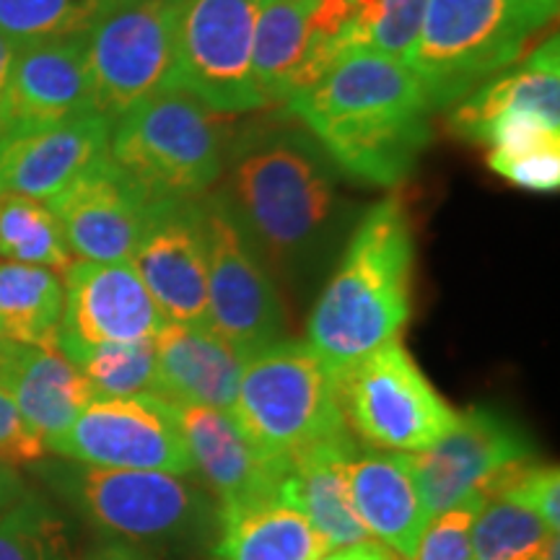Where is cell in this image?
I'll return each instance as SVG.
<instances>
[{
  "label": "cell",
  "instance_id": "obj_15",
  "mask_svg": "<svg viewBox=\"0 0 560 560\" xmlns=\"http://www.w3.org/2000/svg\"><path fill=\"white\" fill-rule=\"evenodd\" d=\"M164 322L130 260L70 262L58 330V348L68 359L107 342L153 338Z\"/></svg>",
  "mask_w": 560,
  "mask_h": 560
},
{
  "label": "cell",
  "instance_id": "obj_33",
  "mask_svg": "<svg viewBox=\"0 0 560 560\" xmlns=\"http://www.w3.org/2000/svg\"><path fill=\"white\" fill-rule=\"evenodd\" d=\"M475 143L490 145L499 153H535L560 149V125H552L529 112H506L493 117L478 136Z\"/></svg>",
  "mask_w": 560,
  "mask_h": 560
},
{
  "label": "cell",
  "instance_id": "obj_20",
  "mask_svg": "<svg viewBox=\"0 0 560 560\" xmlns=\"http://www.w3.org/2000/svg\"><path fill=\"white\" fill-rule=\"evenodd\" d=\"M153 395L172 405H202L231 412L247 355L206 325L164 322L153 335Z\"/></svg>",
  "mask_w": 560,
  "mask_h": 560
},
{
  "label": "cell",
  "instance_id": "obj_37",
  "mask_svg": "<svg viewBox=\"0 0 560 560\" xmlns=\"http://www.w3.org/2000/svg\"><path fill=\"white\" fill-rule=\"evenodd\" d=\"M45 441L34 433L11 397L0 389V462L19 470V467L45 459Z\"/></svg>",
  "mask_w": 560,
  "mask_h": 560
},
{
  "label": "cell",
  "instance_id": "obj_39",
  "mask_svg": "<svg viewBox=\"0 0 560 560\" xmlns=\"http://www.w3.org/2000/svg\"><path fill=\"white\" fill-rule=\"evenodd\" d=\"M319 560H402V558H397L395 552H389L384 545L369 540L359 545H348V548H338L327 552V556Z\"/></svg>",
  "mask_w": 560,
  "mask_h": 560
},
{
  "label": "cell",
  "instance_id": "obj_30",
  "mask_svg": "<svg viewBox=\"0 0 560 560\" xmlns=\"http://www.w3.org/2000/svg\"><path fill=\"white\" fill-rule=\"evenodd\" d=\"M348 5L342 52L369 50L408 60L423 24L425 0H348Z\"/></svg>",
  "mask_w": 560,
  "mask_h": 560
},
{
  "label": "cell",
  "instance_id": "obj_21",
  "mask_svg": "<svg viewBox=\"0 0 560 560\" xmlns=\"http://www.w3.org/2000/svg\"><path fill=\"white\" fill-rule=\"evenodd\" d=\"M0 389L50 446L96 400L79 366L58 346H24L0 338Z\"/></svg>",
  "mask_w": 560,
  "mask_h": 560
},
{
  "label": "cell",
  "instance_id": "obj_8",
  "mask_svg": "<svg viewBox=\"0 0 560 560\" xmlns=\"http://www.w3.org/2000/svg\"><path fill=\"white\" fill-rule=\"evenodd\" d=\"M257 0H177L170 89L219 115L268 107L255 79Z\"/></svg>",
  "mask_w": 560,
  "mask_h": 560
},
{
  "label": "cell",
  "instance_id": "obj_23",
  "mask_svg": "<svg viewBox=\"0 0 560 560\" xmlns=\"http://www.w3.org/2000/svg\"><path fill=\"white\" fill-rule=\"evenodd\" d=\"M355 452L353 439L340 436L293 454L280 488V501L299 509L332 550L371 540L348 493L346 465Z\"/></svg>",
  "mask_w": 560,
  "mask_h": 560
},
{
  "label": "cell",
  "instance_id": "obj_34",
  "mask_svg": "<svg viewBox=\"0 0 560 560\" xmlns=\"http://www.w3.org/2000/svg\"><path fill=\"white\" fill-rule=\"evenodd\" d=\"M480 503L472 499L433 516L410 560H472V522Z\"/></svg>",
  "mask_w": 560,
  "mask_h": 560
},
{
  "label": "cell",
  "instance_id": "obj_11",
  "mask_svg": "<svg viewBox=\"0 0 560 560\" xmlns=\"http://www.w3.org/2000/svg\"><path fill=\"white\" fill-rule=\"evenodd\" d=\"M47 450L107 470L192 472L174 405L156 395L96 397Z\"/></svg>",
  "mask_w": 560,
  "mask_h": 560
},
{
  "label": "cell",
  "instance_id": "obj_12",
  "mask_svg": "<svg viewBox=\"0 0 560 560\" xmlns=\"http://www.w3.org/2000/svg\"><path fill=\"white\" fill-rule=\"evenodd\" d=\"M208 327L244 355L283 340L285 312L260 257L221 200H206Z\"/></svg>",
  "mask_w": 560,
  "mask_h": 560
},
{
  "label": "cell",
  "instance_id": "obj_14",
  "mask_svg": "<svg viewBox=\"0 0 560 560\" xmlns=\"http://www.w3.org/2000/svg\"><path fill=\"white\" fill-rule=\"evenodd\" d=\"M285 107L312 136L340 125L429 115L433 109L423 83L402 60L369 50L342 55L317 83L285 100Z\"/></svg>",
  "mask_w": 560,
  "mask_h": 560
},
{
  "label": "cell",
  "instance_id": "obj_38",
  "mask_svg": "<svg viewBox=\"0 0 560 560\" xmlns=\"http://www.w3.org/2000/svg\"><path fill=\"white\" fill-rule=\"evenodd\" d=\"M19 45H13L11 39H5L0 34V136L9 128V115H11V79H13V66H16Z\"/></svg>",
  "mask_w": 560,
  "mask_h": 560
},
{
  "label": "cell",
  "instance_id": "obj_32",
  "mask_svg": "<svg viewBox=\"0 0 560 560\" xmlns=\"http://www.w3.org/2000/svg\"><path fill=\"white\" fill-rule=\"evenodd\" d=\"M86 376L96 397L153 395L156 384V348L153 338L136 342H107L70 359Z\"/></svg>",
  "mask_w": 560,
  "mask_h": 560
},
{
  "label": "cell",
  "instance_id": "obj_42",
  "mask_svg": "<svg viewBox=\"0 0 560 560\" xmlns=\"http://www.w3.org/2000/svg\"><path fill=\"white\" fill-rule=\"evenodd\" d=\"M540 560H560V540H558V537H552L548 550L542 552Z\"/></svg>",
  "mask_w": 560,
  "mask_h": 560
},
{
  "label": "cell",
  "instance_id": "obj_3",
  "mask_svg": "<svg viewBox=\"0 0 560 560\" xmlns=\"http://www.w3.org/2000/svg\"><path fill=\"white\" fill-rule=\"evenodd\" d=\"M556 13L558 0H425L405 66L431 107H450L520 60Z\"/></svg>",
  "mask_w": 560,
  "mask_h": 560
},
{
  "label": "cell",
  "instance_id": "obj_17",
  "mask_svg": "<svg viewBox=\"0 0 560 560\" xmlns=\"http://www.w3.org/2000/svg\"><path fill=\"white\" fill-rule=\"evenodd\" d=\"M182 439L192 459V472L215 499L219 511L280 501L289 459L257 450L231 418V412L202 405H174Z\"/></svg>",
  "mask_w": 560,
  "mask_h": 560
},
{
  "label": "cell",
  "instance_id": "obj_29",
  "mask_svg": "<svg viewBox=\"0 0 560 560\" xmlns=\"http://www.w3.org/2000/svg\"><path fill=\"white\" fill-rule=\"evenodd\" d=\"M0 560H79L70 522L30 488L0 511Z\"/></svg>",
  "mask_w": 560,
  "mask_h": 560
},
{
  "label": "cell",
  "instance_id": "obj_25",
  "mask_svg": "<svg viewBox=\"0 0 560 560\" xmlns=\"http://www.w3.org/2000/svg\"><path fill=\"white\" fill-rule=\"evenodd\" d=\"M332 545L299 509L283 501L219 511L221 560H319Z\"/></svg>",
  "mask_w": 560,
  "mask_h": 560
},
{
  "label": "cell",
  "instance_id": "obj_22",
  "mask_svg": "<svg viewBox=\"0 0 560 560\" xmlns=\"http://www.w3.org/2000/svg\"><path fill=\"white\" fill-rule=\"evenodd\" d=\"M346 480L355 516L371 540H380L402 560L416 556L429 514L405 454L355 452L346 465Z\"/></svg>",
  "mask_w": 560,
  "mask_h": 560
},
{
  "label": "cell",
  "instance_id": "obj_9",
  "mask_svg": "<svg viewBox=\"0 0 560 560\" xmlns=\"http://www.w3.org/2000/svg\"><path fill=\"white\" fill-rule=\"evenodd\" d=\"M177 0H120L83 34L96 109L112 122L170 91Z\"/></svg>",
  "mask_w": 560,
  "mask_h": 560
},
{
  "label": "cell",
  "instance_id": "obj_19",
  "mask_svg": "<svg viewBox=\"0 0 560 560\" xmlns=\"http://www.w3.org/2000/svg\"><path fill=\"white\" fill-rule=\"evenodd\" d=\"M91 112L100 109H96L94 86H91L83 37L19 47L5 132L47 128V125L73 120Z\"/></svg>",
  "mask_w": 560,
  "mask_h": 560
},
{
  "label": "cell",
  "instance_id": "obj_31",
  "mask_svg": "<svg viewBox=\"0 0 560 560\" xmlns=\"http://www.w3.org/2000/svg\"><path fill=\"white\" fill-rule=\"evenodd\" d=\"M104 9L102 0H0V34L19 47L83 37Z\"/></svg>",
  "mask_w": 560,
  "mask_h": 560
},
{
  "label": "cell",
  "instance_id": "obj_35",
  "mask_svg": "<svg viewBox=\"0 0 560 560\" xmlns=\"http://www.w3.org/2000/svg\"><path fill=\"white\" fill-rule=\"evenodd\" d=\"M495 493H506L522 501L548 524L550 532L560 527V472L558 465H537L535 459L522 465ZM493 495V493H490Z\"/></svg>",
  "mask_w": 560,
  "mask_h": 560
},
{
  "label": "cell",
  "instance_id": "obj_10",
  "mask_svg": "<svg viewBox=\"0 0 560 560\" xmlns=\"http://www.w3.org/2000/svg\"><path fill=\"white\" fill-rule=\"evenodd\" d=\"M429 522L441 511L495 493L535 450L514 420L488 408L459 412L457 425L423 452L405 454Z\"/></svg>",
  "mask_w": 560,
  "mask_h": 560
},
{
  "label": "cell",
  "instance_id": "obj_40",
  "mask_svg": "<svg viewBox=\"0 0 560 560\" xmlns=\"http://www.w3.org/2000/svg\"><path fill=\"white\" fill-rule=\"evenodd\" d=\"M81 560H151V558L143 556L136 545L120 542V540H107V542L96 545V548H91Z\"/></svg>",
  "mask_w": 560,
  "mask_h": 560
},
{
  "label": "cell",
  "instance_id": "obj_41",
  "mask_svg": "<svg viewBox=\"0 0 560 560\" xmlns=\"http://www.w3.org/2000/svg\"><path fill=\"white\" fill-rule=\"evenodd\" d=\"M26 490H30V486L21 478L16 467L0 462V511H5L11 503H16Z\"/></svg>",
  "mask_w": 560,
  "mask_h": 560
},
{
  "label": "cell",
  "instance_id": "obj_45",
  "mask_svg": "<svg viewBox=\"0 0 560 560\" xmlns=\"http://www.w3.org/2000/svg\"><path fill=\"white\" fill-rule=\"evenodd\" d=\"M215 560H221V558H215Z\"/></svg>",
  "mask_w": 560,
  "mask_h": 560
},
{
  "label": "cell",
  "instance_id": "obj_18",
  "mask_svg": "<svg viewBox=\"0 0 560 560\" xmlns=\"http://www.w3.org/2000/svg\"><path fill=\"white\" fill-rule=\"evenodd\" d=\"M112 120L102 112L0 138V195L50 200L109 149Z\"/></svg>",
  "mask_w": 560,
  "mask_h": 560
},
{
  "label": "cell",
  "instance_id": "obj_4",
  "mask_svg": "<svg viewBox=\"0 0 560 560\" xmlns=\"http://www.w3.org/2000/svg\"><path fill=\"white\" fill-rule=\"evenodd\" d=\"M42 475L81 520L109 540L161 545L219 529V506L187 475L107 470L70 459L50 462Z\"/></svg>",
  "mask_w": 560,
  "mask_h": 560
},
{
  "label": "cell",
  "instance_id": "obj_7",
  "mask_svg": "<svg viewBox=\"0 0 560 560\" xmlns=\"http://www.w3.org/2000/svg\"><path fill=\"white\" fill-rule=\"evenodd\" d=\"M335 382L348 431L380 450L423 452L459 420L400 338L338 371Z\"/></svg>",
  "mask_w": 560,
  "mask_h": 560
},
{
  "label": "cell",
  "instance_id": "obj_27",
  "mask_svg": "<svg viewBox=\"0 0 560 560\" xmlns=\"http://www.w3.org/2000/svg\"><path fill=\"white\" fill-rule=\"evenodd\" d=\"M0 257L52 272H66L73 262L50 206L24 195H0Z\"/></svg>",
  "mask_w": 560,
  "mask_h": 560
},
{
  "label": "cell",
  "instance_id": "obj_44",
  "mask_svg": "<svg viewBox=\"0 0 560 560\" xmlns=\"http://www.w3.org/2000/svg\"><path fill=\"white\" fill-rule=\"evenodd\" d=\"M257 3H265V0H257Z\"/></svg>",
  "mask_w": 560,
  "mask_h": 560
},
{
  "label": "cell",
  "instance_id": "obj_26",
  "mask_svg": "<svg viewBox=\"0 0 560 560\" xmlns=\"http://www.w3.org/2000/svg\"><path fill=\"white\" fill-rule=\"evenodd\" d=\"M62 280L34 265L0 262V338L24 346H58Z\"/></svg>",
  "mask_w": 560,
  "mask_h": 560
},
{
  "label": "cell",
  "instance_id": "obj_43",
  "mask_svg": "<svg viewBox=\"0 0 560 560\" xmlns=\"http://www.w3.org/2000/svg\"><path fill=\"white\" fill-rule=\"evenodd\" d=\"M102 3H104V5H107V9H109V5H115V3H120V0H102Z\"/></svg>",
  "mask_w": 560,
  "mask_h": 560
},
{
  "label": "cell",
  "instance_id": "obj_28",
  "mask_svg": "<svg viewBox=\"0 0 560 560\" xmlns=\"http://www.w3.org/2000/svg\"><path fill=\"white\" fill-rule=\"evenodd\" d=\"M556 532L522 501L486 495L472 522V560H540Z\"/></svg>",
  "mask_w": 560,
  "mask_h": 560
},
{
  "label": "cell",
  "instance_id": "obj_5",
  "mask_svg": "<svg viewBox=\"0 0 560 560\" xmlns=\"http://www.w3.org/2000/svg\"><path fill=\"white\" fill-rule=\"evenodd\" d=\"M231 418L257 450L280 459L348 436L335 374L301 340L247 355Z\"/></svg>",
  "mask_w": 560,
  "mask_h": 560
},
{
  "label": "cell",
  "instance_id": "obj_24",
  "mask_svg": "<svg viewBox=\"0 0 560 560\" xmlns=\"http://www.w3.org/2000/svg\"><path fill=\"white\" fill-rule=\"evenodd\" d=\"M506 112H529L552 125H560V58L558 37L542 42L524 66L509 70L499 79L486 81L465 96L452 115V130L459 138L475 136Z\"/></svg>",
  "mask_w": 560,
  "mask_h": 560
},
{
  "label": "cell",
  "instance_id": "obj_6",
  "mask_svg": "<svg viewBox=\"0 0 560 560\" xmlns=\"http://www.w3.org/2000/svg\"><path fill=\"white\" fill-rule=\"evenodd\" d=\"M107 151L151 198H202L223 177L229 125L190 94L170 89L117 117Z\"/></svg>",
  "mask_w": 560,
  "mask_h": 560
},
{
  "label": "cell",
  "instance_id": "obj_13",
  "mask_svg": "<svg viewBox=\"0 0 560 560\" xmlns=\"http://www.w3.org/2000/svg\"><path fill=\"white\" fill-rule=\"evenodd\" d=\"M130 262L161 317L208 327L206 200L153 198Z\"/></svg>",
  "mask_w": 560,
  "mask_h": 560
},
{
  "label": "cell",
  "instance_id": "obj_36",
  "mask_svg": "<svg viewBox=\"0 0 560 560\" xmlns=\"http://www.w3.org/2000/svg\"><path fill=\"white\" fill-rule=\"evenodd\" d=\"M490 172L532 192H556L560 187V149L535 153H488Z\"/></svg>",
  "mask_w": 560,
  "mask_h": 560
},
{
  "label": "cell",
  "instance_id": "obj_2",
  "mask_svg": "<svg viewBox=\"0 0 560 560\" xmlns=\"http://www.w3.org/2000/svg\"><path fill=\"white\" fill-rule=\"evenodd\" d=\"M412 268L408 210L400 198L376 202L355 226L306 325V346L332 374L400 338L410 319Z\"/></svg>",
  "mask_w": 560,
  "mask_h": 560
},
{
  "label": "cell",
  "instance_id": "obj_16",
  "mask_svg": "<svg viewBox=\"0 0 560 560\" xmlns=\"http://www.w3.org/2000/svg\"><path fill=\"white\" fill-rule=\"evenodd\" d=\"M151 195L104 151L70 185L47 200L66 236L70 255L79 260H130Z\"/></svg>",
  "mask_w": 560,
  "mask_h": 560
},
{
  "label": "cell",
  "instance_id": "obj_1",
  "mask_svg": "<svg viewBox=\"0 0 560 560\" xmlns=\"http://www.w3.org/2000/svg\"><path fill=\"white\" fill-rule=\"evenodd\" d=\"M215 198L255 249L276 265L310 252L338 202V170L312 132L272 130L231 145Z\"/></svg>",
  "mask_w": 560,
  "mask_h": 560
}]
</instances>
